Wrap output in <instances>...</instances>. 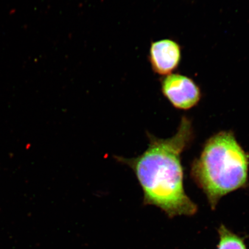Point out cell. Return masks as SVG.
Masks as SVG:
<instances>
[{"instance_id":"cell-5","label":"cell","mask_w":249,"mask_h":249,"mask_svg":"<svg viewBox=\"0 0 249 249\" xmlns=\"http://www.w3.org/2000/svg\"><path fill=\"white\" fill-rule=\"evenodd\" d=\"M219 232L220 242L218 249H247L242 239L225 226L220 227Z\"/></svg>"},{"instance_id":"cell-4","label":"cell","mask_w":249,"mask_h":249,"mask_svg":"<svg viewBox=\"0 0 249 249\" xmlns=\"http://www.w3.org/2000/svg\"><path fill=\"white\" fill-rule=\"evenodd\" d=\"M181 57V48L178 43L172 39L154 42L149 50V61L152 70L161 76L173 73L179 67Z\"/></svg>"},{"instance_id":"cell-3","label":"cell","mask_w":249,"mask_h":249,"mask_svg":"<svg viewBox=\"0 0 249 249\" xmlns=\"http://www.w3.org/2000/svg\"><path fill=\"white\" fill-rule=\"evenodd\" d=\"M161 92L174 107L188 110L198 104L202 97L200 87L192 78L171 73L161 80Z\"/></svg>"},{"instance_id":"cell-2","label":"cell","mask_w":249,"mask_h":249,"mask_svg":"<svg viewBox=\"0 0 249 249\" xmlns=\"http://www.w3.org/2000/svg\"><path fill=\"white\" fill-rule=\"evenodd\" d=\"M249 154L231 130H223L205 142L193 161L191 176L214 210L223 196L249 186Z\"/></svg>"},{"instance_id":"cell-1","label":"cell","mask_w":249,"mask_h":249,"mask_svg":"<svg viewBox=\"0 0 249 249\" xmlns=\"http://www.w3.org/2000/svg\"><path fill=\"white\" fill-rule=\"evenodd\" d=\"M148 136V147L142 155L131 159L118 157V160L135 173L145 204L160 208L170 217L194 215L197 207L185 193L181 163L182 154L194 139L192 121L183 116L171 138Z\"/></svg>"}]
</instances>
